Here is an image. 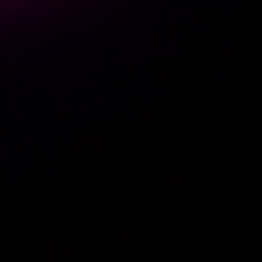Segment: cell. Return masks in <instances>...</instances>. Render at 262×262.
<instances>
[]
</instances>
